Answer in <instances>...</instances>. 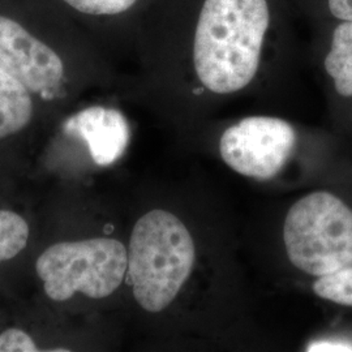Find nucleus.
<instances>
[{
    "label": "nucleus",
    "instance_id": "11",
    "mask_svg": "<svg viewBox=\"0 0 352 352\" xmlns=\"http://www.w3.org/2000/svg\"><path fill=\"white\" fill-rule=\"evenodd\" d=\"M314 292L324 300L352 308V265L317 277L314 283Z\"/></svg>",
    "mask_w": 352,
    "mask_h": 352
},
{
    "label": "nucleus",
    "instance_id": "7",
    "mask_svg": "<svg viewBox=\"0 0 352 352\" xmlns=\"http://www.w3.org/2000/svg\"><path fill=\"white\" fill-rule=\"evenodd\" d=\"M64 132L88 144L93 161L110 166L126 151L129 142V126L124 115L101 106L89 107L64 123Z\"/></svg>",
    "mask_w": 352,
    "mask_h": 352
},
{
    "label": "nucleus",
    "instance_id": "6",
    "mask_svg": "<svg viewBox=\"0 0 352 352\" xmlns=\"http://www.w3.org/2000/svg\"><path fill=\"white\" fill-rule=\"evenodd\" d=\"M0 68L33 93L56 88L64 75L62 59L12 19L0 16Z\"/></svg>",
    "mask_w": 352,
    "mask_h": 352
},
{
    "label": "nucleus",
    "instance_id": "12",
    "mask_svg": "<svg viewBox=\"0 0 352 352\" xmlns=\"http://www.w3.org/2000/svg\"><path fill=\"white\" fill-rule=\"evenodd\" d=\"M77 11L88 14H118L129 10L138 0H63Z\"/></svg>",
    "mask_w": 352,
    "mask_h": 352
},
{
    "label": "nucleus",
    "instance_id": "15",
    "mask_svg": "<svg viewBox=\"0 0 352 352\" xmlns=\"http://www.w3.org/2000/svg\"><path fill=\"white\" fill-rule=\"evenodd\" d=\"M329 11L342 21H352V0H329Z\"/></svg>",
    "mask_w": 352,
    "mask_h": 352
},
{
    "label": "nucleus",
    "instance_id": "14",
    "mask_svg": "<svg viewBox=\"0 0 352 352\" xmlns=\"http://www.w3.org/2000/svg\"><path fill=\"white\" fill-rule=\"evenodd\" d=\"M307 351H352V340H344L343 337H330L327 340L312 342Z\"/></svg>",
    "mask_w": 352,
    "mask_h": 352
},
{
    "label": "nucleus",
    "instance_id": "3",
    "mask_svg": "<svg viewBox=\"0 0 352 352\" xmlns=\"http://www.w3.org/2000/svg\"><path fill=\"white\" fill-rule=\"evenodd\" d=\"M283 240L291 264L322 277L352 265V208L329 190H316L289 208Z\"/></svg>",
    "mask_w": 352,
    "mask_h": 352
},
{
    "label": "nucleus",
    "instance_id": "2",
    "mask_svg": "<svg viewBox=\"0 0 352 352\" xmlns=\"http://www.w3.org/2000/svg\"><path fill=\"white\" fill-rule=\"evenodd\" d=\"M196 258L195 241L186 225L166 210H151L133 227L128 250V277L135 299L158 314L174 302Z\"/></svg>",
    "mask_w": 352,
    "mask_h": 352
},
{
    "label": "nucleus",
    "instance_id": "4",
    "mask_svg": "<svg viewBox=\"0 0 352 352\" xmlns=\"http://www.w3.org/2000/svg\"><path fill=\"white\" fill-rule=\"evenodd\" d=\"M36 267L51 300L65 302L76 292L102 299L122 285L128 252L123 243L110 238L63 241L43 252Z\"/></svg>",
    "mask_w": 352,
    "mask_h": 352
},
{
    "label": "nucleus",
    "instance_id": "8",
    "mask_svg": "<svg viewBox=\"0 0 352 352\" xmlns=\"http://www.w3.org/2000/svg\"><path fill=\"white\" fill-rule=\"evenodd\" d=\"M30 90L0 68V140L20 132L33 115Z\"/></svg>",
    "mask_w": 352,
    "mask_h": 352
},
{
    "label": "nucleus",
    "instance_id": "5",
    "mask_svg": "<svg viewBox=\"0 0 352 352\" xmlns=\"http://www.w3.org/2000/svg\"><path fill=\"white\" fill-rule=\"evenodd\" d=\"M295 145L296 132L287 122L250 116L227 128L219 141V153L240 175L267 180L282 171Z\"/></svg>",
    "mask_w": 352,
    "mask_h": 352
},
{
    "label": "nucleus",
    "instance_id": "1",
    "mask_svg": "<svg viewBox=\"0 0 352 352\" xmlns=\"http://www.w3.org/2000/svg\"><path fill=\"white\" fill-rule=\"evenodd\" d=\"M269 20L266 0H205L193 47L195 69L205 88L228 94L251 82Z\"/></svg>",
    "mask_w": 352,
    "mask_h": 352
},
{
    "label": "nucleus",
    "instance_id": "9",
    "mask_svg": "<svg viewBox=\"0 0 352 352\" xmlns=\"http://www.w3.org/2000/svg\"><path fill=\"white\" fill-rule=\"evenodd\" d=\"M324 65L334 82L336 91L342 97L351 98L352 21H343L334 29Z\"/></svg>",
    "mask_w": 352,
    "mask_h": 352
},
{
    "label": "nucleus",
    "instance_id": "13",
    "mask_svg": "<svg viewBox=\"0 0 352 352\" xmlns=\"http://www.w3.org/2000/svg\"><path fill=\"white\" fill-rule=\"evenodd\" d=\"M38 351L34 340L20 329H7L0 334V352Z\"/></svg>",
    "mask_w": 352,
    "mask_h": 352
},
{
    "label": "nucleus",
    "instance_id": "10",
    "mask_svg": "<svg viewBox=\"0 0 352 352\" xmlns=\"http://www.w3.org/2000/svg\"><path fill=\"white\" fill-rule=\"evenodd\" d=\"M28 239L29 226L25 219L10 210H0V263L24 251Z\"/></svg>",
    "mask_w": 352,
    "mask_h": 352
}]
</instances>
